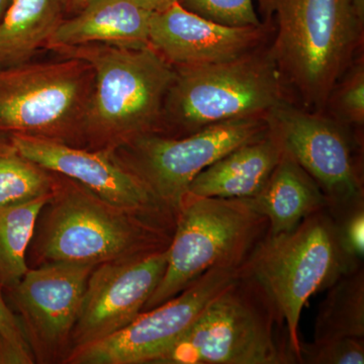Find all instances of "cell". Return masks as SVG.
<instances>
[{"instance_id":"1","label":"cell","mask_w":364,"mask_h":364,"mask_svg":"<svg viewBox=\"0 0 364 364\" xmlns=\"http://www.w3.org/2000/svg\"><path fill=\"white\" fill-rule=\"evenodd\" d=\"M272 26L269 52L294 104L325 112L333 88L360 54L364 21L352 0H258Z\"/></svg>"},{"instance_id":"2","label":"cell","mask_w":364,"mask_h":364,"mask_svg":"<svg viewBox=\"0 0 364 364\" xmlns=\"http://www.w3.org/2000/svg\"><path fill=\"white\" fill-rule=\"evenodd\" d=\"M176 220L127 212L78 182L57 174L54 193L41 210L33 235L45 263L97 265L168 248Z\"/></svg>"},{"instance_id":"3","label":"cell","mask_w":364,"mask_h":364,"mask_svg":"<svg viewBox=\"0 0 364 364\" xmlns=\"http://www.w3.org/2000/svg\"><path fill=\"white\" fill-rule=\"evenodd\" d=\"M51 52L83 60L95 72L85 148L114 151L139 136L161 134L165 98L176 70L151 46L87 44Z\"/></svg>"},{"instance_id":"4","label":"cell","mask_w":364,"mask_h":364,"mask_svg":"<svg viewBox=\"0 0 364 364\" xmlns=\"http://www.w3.org/2000/svg\"><path fill=\"white\" fill-rule=\"evenodd\" d=\"M155 364H296L287 327L260 284L241 274Z\"/></svg>"},{"instance_id":"5","label":"cell","mask_w":364,"mask_h":364,"mask_svg":"<svg viewBox=\"0 0 364 364\" xmlns=\"http://www.w3.org/2000/svg\"><path fill=\"white\" fill-rule=\"evenodd\" d=\"M361 265L345 252L328 207L291 231L265 235L249 255L244 272L264 289L284 320L296 364L301 343L299 320L309 299Z\"/></svg>"},{"instance_id":"6","label":"cell","mask_w":364,"mask_h":364,"mask_svg":"<svg viewBox=\"0 0 364 364\" xmlns=\"http://www.w3.org/2000/svg\"><path fill=\"white\" fill-rule=\"evenodd\" d=\"M268 44L224 63L176 68L159 135L186 136L223 122L267 117L294 102Z\"/></svg>"},{"instance_id":"7","label":"cell","mask_w":364,"mask_h":364,"mask_svg":"<svg viewBox=\"0 0 364 364\" xmlns=\"http://www.w3.org/2000/svg\"><path fill=\"white\" fill-rule=\"evenodd\" d=\"M267 231V219L252 198L186 193L167 248L166 269L142 313L174 298L212 268L243 267Z\"/></svg>"},{"instance_id":"8","label":"cell","mask_w":364,"mask_h":364,"mask_svg":"<svg viewBox=\"0 0 364 364\" xmlns=\"http://www.w3.org/2000/svg\"><path fill=\"white\" fill-rule=\"evenodd\" d=\"M0 68V135H26L85 147L92 67L61 57Z\"/></svg>"},{"instance_id":"9","label":"cell","mask_w":364,"mask_h":364,"mask_svg":"<svg viewBox=\"0 0 364 364\" xmlns=\"http://www.w3.org/2000/svg\"><path fill=\"white\" fill-rule=\"evenodd\" d=\"M268 131L267 117H243L186 136H141L112 152L158 202L177 215L191 181L200 172Z\"/></svg>"},{"instance_id":"10","label":"cell","mask_w":364,"mask_h":364,"mask_svg":"<svg viewBox=\"0 0 364 364\" xmlns=\"http://www.w3.org/2000/svg\"><path fill=\"white\" fill-rule=\"evenodd\" d=\"M267 119L284 152L317 182L330 212L364 202L360 138L354 130L294 102L277 105Z\"/></svg>"},{"instance_id":"11","label":"cell","mask_w":364,"mask_h":364,"mask_svg":"<svg viewBox=\"0 0 364 364\" xmlns=\"http://www.w3.org/2000/svg\"><path fill=\"white\" fill-rule=\"evenodd\" d=\"M242 267L208 270L174 298L141 313L109 337L69 352L71 364L154 363L188 331L205 306L241 274Z\"/></svg>"},{"instance_id":"12","label":"cell","mask_w":364,"mask_h":364,"mask_svg":"<svg viewBox=\"0 0 364 364\" xmlns=\"http://www.w3.org/2000/svg\"><path fill=\"white\" fill-rule=\"evenodd\" d=\"M167 249L109 261L91 273L70 338V351L109 337L130 324L159 286Z\"/></svg>"},{"instance_id":"13","label":"cell","mask_w":364,"mask_h":364,"mask_svg":"<svg viewBox=\"0 0 364 364\" xmlns=\"http://www.w3.org/2000/svg\"><path fill=\"white\" fill-rule=\"evenodd\" d=\"M93 265L45 263L28 269L9 289L31 347L41 358H54L70 346Z\"/></svg>"},{"instance_id":"14","label":"cell","mask_w":364,"mask_h":364,"mask_svg":"<svg viewBox=\"0 0 364 364\" xmlns=\"http://www.w3.org/2000/svg\"><path fill=\"white\" fill-rule=\"evenodd\" d=\"M9 136L23 156L53 173L78 182L114 207L135 214L176 220L177 215L158 202L112 151L76 147L18 134Z\"/></svg>"},{"instance_id":"15","label":"cell","mask_w":364,"mask_h":364,"mask_svg":"<svg viewBox=\"0 0 364 364\" xmlns=\"http://www.w3.org/2000/svg\"><path fill=\"white\" fill-rule=\"evenodd\" d=\"M272 26H229L191 13L178 4L151 14V47L174 68L224 63L267 44Z\"/></svg>"},{"instance_id":"16","label":"cell","mask_w":364,"mask_h":364,"mask_svg":"<svg viewBox=\"0 0 364 364\" xmlns=\"http://www.w3.org/2000/svg\"><path fill=\"white\" fill-rule=\"evenodd\" d=\"M151 14L131 0H90L61 21L46 50L87 44L149 47Z\"/></svg>"},{"instance_id":"17","label":"cell","mask_w":364,"mask_h":364,"mask_svg":"<svg viewBox=\"0 0 364 364\" xmlns=\"http://www.w3.org/2000/svg\"><path fill=\"white\" fill-rule=\"evenodd\" d=\"M284 149L272 132L213 163L191 181L188 193L205 198H252L265 186Z\"/></svg>"},{"instance_id":"18","label":"cell","mask_w":364,"mask_h":364,"mask_svg":"<svg viewBox=\"0 0 364 364\" xmlns=\"http://www.w3.org/2000/svg\"><path fill=\"white\" fill-rule=\"evenodd\" d=\"M252 200L256 210L267 219L268 235L291 231L306 218L328 207L317 182L284 151Z\"/></svg>"},{"instance_id":"19","label":"cell","mask_w":364,"mask_h":364,"mask_svg":"<svg viewBox=\"0 0 364 364\" xmlns=\"http://www.w3.org/2000/svg\"><path fill=\"white\" fill-rule=\"evenodd\" d=\"M66 16V0H14L0 21V68L33 61Z\"/></svg>"},{"instance_id":"20","label":"cell","mask_w":364,"mask_h":364,"mask_svg":"<svg viewBox=\"0 0 364 364\" xmlns=\"http://www.w3.org/2000/svg\"><path fill=\"white\" fill-rule=\"evenodd\" d=\"M318 306L313 341L364 338L363 265L347 272Z\"/></svg>"},{"instance_id":"21","label":"cell","mask_w":364,"mask_h":364,"mask_svg":"<svg viewBox=\"0 0 364 364\" xmlns=\"http://www.w3.org/2000/svg\"><path fill=\"white\" fill-rule=\"evenodd\" d=\"M51 196L0 205L1 289H13L28 272L26 249L33 240L41 210Z\"/></svg>"},{"instance_id":"22","label":"cell","mask_w":364,"mask_h":364,"mask_svg":"<svg viewBox=\"0 0 364 364\" xmlns=\"http://www.w3.org/2000/svg\"><path fill=\"white\" fill-rule=\"evenodd\" d=\"M57 174L28 159L9 135H0V205L51 196Z\"/></svg>"},{"instance_id":"23","label":"cell","mask_w":364,"mask_h":364,"mask_svg":"<svg viewBox=\"0 0 364 364\" xmlns=\"http://www.w3.org/2000/svg\"><path fill=\"white\" fill-rule=\"evenodd\" d=\"M324 114L354 131L364 126V60L358 54L333 88Z\"/></svg>"},{"instance_id":"24","label":"cell","mask_w":364,"mask_h":364,"mask_svg":"<svg viewBox=\"0 0 364 364\" xmlns=\"http://www.w3.org/2000/svg\"><path fill=\"white\" fill-rule=\"evenodd\" d=\"M183 9L229 26H260L254 0H178Z\"/></svg>"},{"instance_id":"25","label":"cell","mask_w":364,"mask_h":364,"mask_svg":"<svg viewBox=\"0 0 364 364\" xmlns=\"http://www.w3.org/2000/svg\"><path fill=\"white\" fill-rule=\"evenodd\" d=\"M364 338H336L301 343L299 364H363Z\"/></svg>"},{"instance_id":"26","label":"cell","mask_w":364,"mask_h":364,"mask_svg":"<svg viewBox=\"0 0 364 364\" xmlns=\"http://www.w3.org/2000/svg\"><path fill=\"white\" fill-rule=\"evenodd\" d=\"M345 252L355 263L363 264L364 257V202L333 214Z\"/></svg>"},{"instance_id":"27","label":"cell","mask_w":364,"mask_h":364,"mask_svg":"<svg viewBox=\"0 0 364 364\" xmlns=\"http://www.w3.org/2000/svg\"><path fill=\"white\" fill-rule=\"evenodd\" d=\"M1 289L0 287V333L16 346L33 354L32 347L28 343L23 326L21 324L20 318L7 306L2 296Z\"/></svg>"},{"instance_id":"28","label":"cell","mask_w":364,"mask_h":364,"mask_svg":"<svg viewBox=\"0 0 364 364\" xmlns=\"http://www.w3.org/2000/svg\"><path fill=\"white\" fill-rule=\"evenodd\" d=\"M35 355L16 346L0 333V364H32Z\"/></svg>"},{"instance_id":"29","label":"cell","mask_w":364,"mask_h":364,"mask_svg":"<svg viewBox=\"0 0 364 364\" xmlns=\"http://www.w3.org/2000/svg\"><path fill=\"white\" fill-rule=\"evenodd\" d=\"M131 1L141 9L154 14L168 9L172 4L178 2V0H131Z\"/></svg>"},{"instance_id":"30","label":"cell","mask_w":364,"mask_h":364,"mask_svg":"<svg viewBox=\"0 0 364 364\" xmlns=\"http://www.w3.org/2000/svg\"><path fill=\"white\" fill-rule=\"evenodd\" d=\"M90 0H66L67 14H75L80 11Z\"/></svg>"},{"instance_id":"31","label":"cell","mask_w":364,"mask_h":364,"mask_svg":"<svg viewBox=\"0 0 364 364\" xmlns=\"http://www.w3.org/2000/svg\"><path fill=\"white\" fill-rule=\"evenodd\" d=\"M352 2L359 18L364 21V0H352Z\"/></svg>"},{"instance_id":"32","label":"cell","mask_w":364,"mask_h":364,"mask_svg":"<svg viewBox=\"0 0 364 364\" xmlns=\"http://www.w3.org/2000/svg\"><path fill=\"white\" fill-rule=\"evenodd\" d=\"M14 0H0V21L4 18L7 9L13 4Z\"/></svg>"}]
</instances>
